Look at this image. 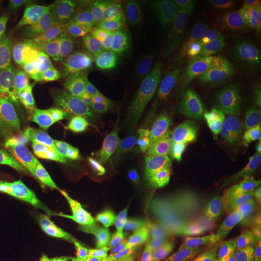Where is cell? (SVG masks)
Instances as JSON below:
<instances>
[{
  "label": "cell",
  "instance_id": "obj_1",
  "mask_svg": "<svg viewBox=\"0 0 261 261\" xmlns=\"http://www.w3.org/2000/svg\"><path fill=\"white\" fill-rule=\"evenodd\" d=\"M224 91L199 35L149 87L124 101L103 105L91 124L89 143L105 159L138 153L196 116Z\"/></svg>",
  "mask_w": 261,
  "mask_h": 261
},
{
  "label": "cell",
  "instance_id": "obj_2",
  "mask_svg": "<svg viewBox=\"0 0 261 261\" xmlns=\"http://www.w3.org/2000/svg\"><path fill=\"white\" fill-rule=\"evenodd\" d=\"M201 35L196 23L130 16L101 31L91 64L66 99V111L124 101L149 87L174 58Z\"/></svg>",
  "mask_w": 261,
  "mask_h": 261
},
{
  "label": "cell",
  "instance_id": "obj_3",
  "mask_svg": "<svg viewBox=\"0 0 261 261\" xmlns=\"http://www.w3.org/2000/svg\"><path fill=\"white\" fill-rule=\"evenodd\" d=\"M261 97L224 91L145 149L116 161L138 178L174 174L203 165L259 136Z\"/></svg>",
  "mask_w": 261,
  "mask_h": 261
},
{
  "label": "cell",
  "instance_id": "obj_4",
  "mask_svg": "<svg viewBox=\"0 0 261 261\" xmlns=\"http://www.w3.org/2000/svg\"><path fill=\"white\" fill-rule=\"evenodd\" d=\"M50 176L48 153L23 138L0 159V261H45Z\"/></svg>",
  "mask_w": 261,
  "mask_h": 261
},
{
  "label": "cell",
  "instance_id": "obj_5",
  "mask_svg": "<svg viewBox=\"0 0 261 261\" xmlns=\"http://www.w3.org/2000/svg\"><path fill=\"white\" fill-rule=\"evenodd\" d=\"M128 170V168H126ZM130 172V170H128ZM240 145L203 165L155 178H136L159 201L172 205L196 226H203L217 242H236Z\"/></svg>",
  "mask_w": 261,
  "mask_h": 261
},
{
  "label": "cell",
  "instance_id": "obj_6",
  "mask_svg": "<svg viewBox=\"0 0 261 261\" xmlns=\"http://www.w3.org/2000/svg\"><path fill=\"white\" fill-rule=\"evenodd\" d=\"M201 45L226 91L261 97V0L213 10L201 19Z\"/></svg>",
  "mask_w": 261,
  "mask_h": 261
},
{
  "label": "cell",
  "instance_id": "obj_7",
  "mask_svg": "<svg viewBox=\"0 0 261 261\" xmlns=\"http://www.w3.org/2000/svg\"><path fill=\"white\" fill-rule=\"evenodd\" d=\"M109 161V174L95 196L89 215V238L93 257L103 252L132 250L151 232L159 201L122 167Z\"/></svg>",
  "mask_w": 261,
  "mask_h": 261
},
{
  "label": "cell",
  "instance_id": "obj_8",
  "mask_svg": "<svg viewBox=\"0 0 261 261\" xmlns=\"http://www.w3.org/2000/svg\"><path fill=\"white\" fill-rule=\"evenodd\" d=\"M109 174V161L74 168L58 178L48 194L47 219L56 246L70 257L93 259L89 238V215L95 196Z\"/></svg>",
  "mask_w": 261,
  "mask_h": 261
},
{
  "label": "cell",
  "instance_id": "obj_9",
  "mask_svg": "<svg viewBox=\"0 0 261 261\" xmlns=\"http://www.w3.org/2000/svg\"><path fill=\"white\" fill-rule=\"evenodd\" d=\"M130 252L136 261H211L196 224L167 203L159 205L149 236Z\"/></svg>",
  "mask_w": 261,
  "mask_h": 261
},
{
  "label": "cell",
  "instance_id": "obj_10",
  "mask_svg": "<svg viewBox=\"0 0 261 261\" xmlns=\"http://www.w3.org/2000/svg\"><path fill=\"white\" fill-rule=\"evenodd\" d=\"M124 4L111 0H41L35 8L33 28L41 41L58 43L75 35L95 19L116 16Z\"/></svg>",
  "mask_w": 261,
  "mask_h": 261
},
{
  "label": "cell",
  "instance_id": "obj_11",
  "mask_svg": "<svg viewBox=\"0 0 261 261\" xmlns=\"http://www.w3.org/2000/svg\"><path fill=\"white\" fill-rule=\"evenodd\" d=\"M37 74L33 56L19 55L0 66V159L16 140L29 87Z\"/></svg>",
  "mask_w": 261,
  "mask_h": 261
},
{
  "label": "cell",
  "instance_id": "obj_12",
  "mask_svg": "<svg viewBox=\"0 0 261 261\" xmlns=\"http://www.w3.org/2000/svg\"><path fill=\"white\" fill-rule=\"evenodd\" d=\"M242 172L238 190L236 242H250L261 234V136L240 143Z\"/></svg>",
  "mask_w": 261,
  "mask_h": 261
},
{
  "label": "cell",
  "instance_id": "obj_13",
  "mask_svg": "<svg viewBox=\"0 0 261 261\" xmlns=\"http://www.w3.org/2000/svg\"><path fill=\"white\" fill-rule=\"evenodd\" d=\"M91 261H136V257L130 250H114V252L99 253Z\"/></svg>",
  "mask_w": 261,
  "mask_h": 261
},
{
  "label": "cell",
  "instance_id": "obj_14",
  "mask_svg": "<svg viewBox=\"0 0 261 261\" xmlns=\"http://www.w3.org/2000/svg\"><path fill=\"white\" fill-rule=\"evenodd\" d=\"M252 261H261V238H259V242L255 244V248H253Z\"/></svg>",
  "mask_w": 261,
  "mask_h": 261
},
{
  "label": "cell",
  "instance_id": "obj_15",
  "mask_svg": "<svg viewBox=\"0 0 261 261\" xmlns=\"http://www.w3.org/2000/svg\"><path fill=\"white\" fill-rule=\"evenodd\" d=\"M259 136H261V116H259Z\"/></svg>",
  "mask_w": 261,
  "mask_h": 261
}]
</instances>
